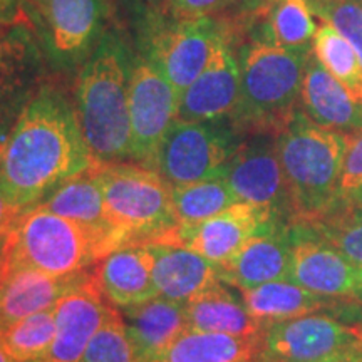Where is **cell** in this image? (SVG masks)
Segmentation results:
<instances>
[{
	"label": "cell",
	"mask_w": 362,
	"mask_h": 362,
	"mask_svg": "<svg viewBox=\"0 0 362 362\" xmlns=\"http://www.w3.org/2000/svg\"><path fill=\"white\" fill-rule=\"evenodd\" d=\"M344 206H354V208H362V194L359 198H357V200L352 203V205H344Z\"/></svg>",
	"instance_id": "obj_43"
},
{
	"label": "cell",
	"mask_w": 362,
	"mask_h": 362,
	"mask_svg": "<svg viewBox=\"0 0 362 362\" xmlns=\"http://www.w3.org/2000/svg\"><path fill=\"white\" fill-rule=\"evenodd\" d=\"M223 29L211 19L149 17L141 34V56L153 62L180 96L210 61Z\"/></svg>",
	"instance_id": "obj_10"
},
{
	"label": "cell",
	"mask_w": 362,
	"mask_h": 362,
	"mask_svg": "<svg viewBox=\"0 0 362 362\" xmlns=\"http://www.w3.org/2000/svg\"><path fill=\"white\" fill-rule=\"evenodd\" d=\"M293 223L314 225L334 211L349 134L324 129L296 112L275 136Z\"/></svg>",
	"instance_id": "obj_3"
},
{
	"label": "cell",
	"mask_w": 362,
	"mask_h": 362,
	"mask_svg": "<svg viewBox=\"0 0 362 362\" xmlns=\"http://www.w3.org/2000/svg\"><path fill=\"white\" fill-rule=\"evenodd\" d=\"M253 362H260V361H257V359H255V361H253Z\"/></svg>",
	"instance_id": "obj_45"
},
{
	"label": "cell",
	"mask_w": 362,
	"mask_h": 362,
	"mask_svg": "<svg viewBox=\"0 0 362 362\" xmlns=\"http://www.w3.org/2000/svg\"><path fill=\"white\" fill-rule=\"evenodd\" d=\"M264 7L267 11L265 42L282 47L310 45L317 24L307 0H269Z\"/></svg>",
	"instance_id": "obj_30"
},
{
	"label": "cell",
	"mask_w": 362,
	"mask_h": 362,
	"mask_svg": "<svg viewBox=\"0 0 362 362\" xmlns=\"http://www.w3.org/2000/svg\"><path fill=\"white\" fill-rule=\"evenodd\" d=\"M171 197L176 218L183 226L200 223L238 203L221 176L171 188Z\"/></svg>",
	"instance_id": "obj_29"
},
{
	"label": "cell",
	"mask_w": 362,
	"mask_h": 362,
	"mask_svg": "<svg viewBox=\"0 0 362 362\" xmlns=\"http://www.w3.org/2000/svg\"><path fill=\"white\" fill-rule=\"evenodd\" d=\"M238 203L264 208L277 218L291 216L287 187L277 153V139L257 134L250 143L240 144L220 173Z\"/></svg>",
	"instance_id": "obj_14"
},
{
	"label": "cell",
	"mask_w": 362,
	"mask_h": 362,
	"mask_svg": "<svg viewBox=\"0 0 362 362\" xmlns=\"http://www.w3.org/2000/svg\"><path fill=\"white\" fill-rule=\"evenodd\" d=\"M47 59L29 12L0 21V141L6 144L25 104L37 93Z\"/></svg>",
	"instance_id": "obj_11"
},
{
	"label": "cell",
	"mask_w": 362,
	"mask_h": 362,
	"mask_svg": "<svg viewBox=\"0 0 362 362\" xmlns=\"http://www.w3.org/2000/svg\"><path fill=\"white\" fill-rule=\"evenodd\" d=\"M134 54L123 35L107 29L79 67L74 110L84 143L98 165L133 160L129 84Z\"/></svg>",
	"instance_id": "obj_2"
},
{
	"label": "cell",
	"mask_w": 362,
	"mask_h": 362,
	"mask_svg": "<svg viewBox=\"0 0 362 362\" xmlns=\"http://www.w3.org/2000/svg\"><path fill=\"white\" fill-rule=\"evenodd\" d=\"M314 56L329 74L347 90L351 99L362 104V61L349 40L327 22L317 27Z\"/></svg>",
	"instance_id": "obj_28"
},
{
	"label": "cell",
	"mask_w": 362,
	"mask_h": 362,
	"mask_svg": "<svg viewBox=\"0 0 362 362\" xmlns=\"http://www.w3.org/2000/svg\"><path fill=\"white\" fill-rule=\"evenodd\" d=\"M334 310H337L346 319H351L352 324L362 325V302H357V304H339Z\"/></svg>",
	"instance_id": "obj_40"
},
{
	"label": "cell",
	"mask_w": 362,
	"mask_h": 362,
	"mask_svg": "<svg viewBox=\"0 0 362 362\" xmlns=\"http://www.w3.org/2000/svg\"><path fill=\"white\" fill-rule=\"evenodd\" d=\"M90 280L112 307L139 305L158 297L153 257L146 245L116 248L90 267Z\"/></svg>",
	"instance_id": "obj_18"
},
{
	"label": "cell",
	"mask_w": 362,
	"mask_h": 362,
	"mask_svg": "<svg viewBox=\"0 0 362 362\" xmlns=\"http://www.w3.org/2000/svg\"><path fill=\"white\" fill-rule=\"evenodd\" d=\"M0 362H13L12 357L8 356V352L6 351V347H4L2 341H0Z\"/></svg>",
	"instance_id": "obj_42"
},
{
	"label": "cell",
	"mask_w": 362,
	"mask_h": 362,
	"mask_svg": "<svg viewBox=\"0 0 362 362\" xmlns=\"http://www.w3.org/2000/svg\"><path fill=\"white\" fill-rule=\"evenodd\" d=\"M240 98V64L225 35L202 74L181 93L176 121H218L232 116Z\"/></svg>",
	"instance_id": "obj_16"
},
{
	"label": "cell",
	"mask_w": 362,
	"mask_h": 362,
	"mask_svg": "<svg viewBox=\"0 0 362 362\" xmlns=\"http://www.w3.org/2000/svg\"><path fill=\"white\" fill-rule=\"evenodd\" d=\"M54 310L56 337L47 354L37 362H81L90 339L116 312L93 280L61 298Z\"/></svg>",
	"instance_id": "obj_17"
},
{
	"label": "cell",
	"mask_w": 362,
	"mask_h": 362,
	"mask_svg": "<svg viewBox=\"0 0 362 362\" xmlns=\"http://www.w3.org/2000/svg\"><path fill=\"white\" fill-rule=\"evenodd\" d=\"M260 362H362V325L307 314L267 325Z\"/></svg>",
	"instance_id": "obj_8"
},
{
	"label": "cell",
	"mask_w": 362,
	"mask_h": 362,
	"mask_svg": "<svg viewBox=\"0 0 362 362\" xmlns=\"http://www.w3.org/2000/svg\"><path fill=\"white\" fill-rule=\"evenodd\" d=\"M238 146L232 121H175L158 149L153 170L171 188L200 183L220 176Z\"/></svg>",
	"instance_id": "obj_9"
},
{
	"label": "cell",
	"mask_w": 362,
	"mask_h": 362,
	"mask_svg": "<svg viewBox=\"0 0 362 362\" xmlns=\"http://www.w3.org/2000/svg\"><path fill=\"white\" fill-rule=\"evenodd\" d=\"M310 226L319 237L362 269V208L337 206L322 221Z\"/></svg>",
	"instance_id": "obj_32"
},
{
	"label": "cell",
	"mask_w": 362,
	"mask_h": 362,
	"mask_svg": "<svg viewBox=\"0 0 362 362\" xmlns=\"http://www.w3.org/2000/svg\"><path fill=\"white\" fill-rule=\"evenodd\" d=\"M56 337V310L33 314L0 332V341L13 362H37L51 349Z\"/></svg>",
	"instance_id": "obj_31"
},
{
	"label": "cell",
	"mask_w": 362,
	"mask_h": 362,
	"mask_svg": "<svg viewBox=\"0 0 362 362\" xmlns=\"http://www.w3.org/2000/svg\"><path fill=\"white\" fill-rule=\"evenodd\" d=\"M158 296L187 304L220 282V267L178 243H149Z\"/></svg>",
	"instance_id": "obj_22"
},
{
	"label": "cell",
	"mask_w": 362,
	"mask_h": 362,
	"mask_svg": "<svg viewBox=\"0 0 362 362\" xmlns=\"http://www.w3.org/2000/svg\"><path fill=\"white\" fill-rule=\"evenodd\" d=\"M223 4L225 0H168L166 11L175 19H202L210 17Z\"/></svg>",
	"instance_id": "obj_36"
},
{
	"label": "cell",
	"mask_w": 362,
	"mask_h": 362,
	"mask_svg": "<svg viewBox=\"0 0 362 362\" xmlns=\"http://www.w3.org/2000/svg\"><path fill=\"white\" fill-rule=\"evenodd\" d=\"M187 319L188 329L237 337L260 336L265 330L248 312L245 302L238 300L221 280L187 302Z\"/></svg>",
	"instance_id": "obj_25"
},
{
	"label": "cell",
	"mask_w": 362,
	"mask_h": 362,
	"mask_svg": "<svg viewBox=\"0 0 362 362\" xmlns=\"http://www.w3.org/2000/svg\"><path fill=\"white\" fill-rule=\"evenodd\" d=\"M25 11V0H0V21L16 19Z\"/></svg>",
	"instance_id": "obj_39"
},
{
	"label": "cell",
	"mask_w": 362,
	"mask_h": 362,
	"mask_svg": "<svg viewBox=\"0 0 362 362\" xmlns=\"http://www.w3.org/2000/svg\"><path fill=\"white\" fill-rule=\"evenodd\" d=\"M242 296L248 312L265 327L287 319L314 314L317 310L336 309L339 305V302L315 296L291 280L264 284L250 291H243Z\"/></svg>",
	"instance_id": "obj_26"
},
{
	"label": "cell",
	"mask_w": 362,
	"mask_h": 362,
	"mask_svg": "<svg viewBox=\"0 0 362 362\" xmlns=\"http://www.w3.org/2000/svg\"><path fill=\"white\" fill-rule=\"evenodd\" d=\"M133 346L134 362H156L188 330L187 304L155 297L119 310Z\"/></svg>",
	"instance_id": "obj_23"
},
{
	"label": "cell",
	"mask_w": 362,
	"mask_h": 362,
	"mask_svg": "<svg viewBox=\"0 0 362 362\" xmlns=\"http://www.w3.org/2000/svg\"><path fill=\"white\" fill-rule=\"evenodd\" d=\"M90 280V270L52 277L30 267L12 265L0 292V332L37 312L54 309L61 298Z\"/></svg>",
	"instance_id": "obj_21"
},
{
	"label": "cell",
	"mask_w": 362,
	"mask_h": 362,
	"mask_svg": "<svg viewBox=\"0 0 362 362\" xmlns=\"http://www.w3.org/2000/svg\"><path fill=\"white\" fill-rule=\"evenodd\" d=\"M22 211L17 206H13L11 202L4 197V193L0 192V237L8 233L12 230V226L16 225L17 218H19Z\"/></svg>",
	"instance_id": "obj_38"
},
{
	"label": "cell",
	"mask_w": 362,
	"mask_h": 362,
	"mask_svg": "<svg viewBox=\"0 0 362 362\" xmlns=\"http://www.w3.org/2000/svg\"><path fill=\"white\" fill-rule=\"evenodd\" d=\"M275 223H280V218L272 211L248 203H235L197 225H178L165 243H178L221 267L232 262L255 235Z\"/></svg>",
	"instance_id": "obj_15"
},
{
	"label": "cell",
	"mask_w": 362,
	"mask_h": 362,
	"mask_svg": "<svg viewBox=\"0 0 362 362\" xmlns=\"http://www.w3.org/2000/svg\"><path fill=\"white\" fill-rule=\"evenodd\" d=\"M104 208L126 245L168 242L178 228L171 187L160 173L138 163L96 165Z\"/></svg>",
	"instance_id": "obj_5"
},
{
	"label": "cell",
	"mask_w": 362,
	"mask_h": 362,
	"mask_svg": "<svg viewBox=\"0 0 362 362\" xmlns=\"http://www.w3.org/2000/svg\"><path fill=\"white\" fill-rule=\"evenodd\" d=\"M180 93L146 57L134 56L129 84L133 160L155 168L163 139L178 116Z\"/></svg>",
	"instance_id": "obj_12"
},
{
	"label": "cell",
	"mask_w": 362,
	"mask_h": 362,
	"mask_svg": "<svg viewBox=\"0 0 362 362\" xmlns=\"http://www.w3.org/2000/svg\"><path fill=\"white\" fill-rule=\"evenodd\" d=\"M94 165L74 104L57 84L44 83L8 133L0 163V192L25 211Z\"/></svg>",
	"instance_id": "obj_1"
},
{
	"label": "cell",
	"mask_w": 362,
	"mask_h": 362,
	"mask_svg": "<svg viewBox=\"0 0 362 362\" xmlns=\"http://www.w3.org/2000/svg\"><path fill=\"white\" fill-rule=\"evenodd\" d=\"M4 151H6V144L0 141V163H2V158H4Z\"/></svg>",
	"instance_id": "obj_44"
},
{
	"label": "cell",
	"mask_w": 362,
	"mask_h": 362,
	"mask_svg": "<svg viewBox=\"0 0 362 362\" xmlns=\"http://www.w3.org/2000/svg\"><path fill=\"white\" fill-rule=\"evenodd\" d=\"M312 12L354 45L362 61V0H307Z\"/></svg>",
	"instance_id": "obj_34"
},
{
	"label": "cell",
	"mask_w": 362,
	"mask_h": 362,
	"mask_svg": "<svg viewBox=\"0 0 362 362\" xmlns=\"http://www.w3.org/2000/svg\"><path fill=\"white\" fill-rule=\"evenodd\" d=\"M12 270V233L8 232L0 237V292L6 285L8 274Z\"/></svg>",
	"instance_id": "obj_37"
},
{
	"label": "cell",
	"mask_w": 362,
	"mask_h": 362,
	"mask_svg": "<svg viewBox=\"0 0 362 362\" xmlns=\"http://www.w3.org/2000/svg\"><path fill=\"white\" fill-rule=\"evenodd\" d=\"M300 101L307 119L320 128L349 136L362 131V104L352 101L314 54L305 66Z\"/></svg>",
	"instance_id": "obj_24"
},
{
	"label": "cell",
	"mask_w": 362,
	"mask_h": 362,
	"mask_svg": "<svg viewBox=\"0 0 362 362\" xmlns=\"http://www.w3.org/2000/svg\"><path fill=\"white\" fill-rule=\"evenodd\" d=\"M267 2H269V0H240V4L248 8H257V7L260 8V7H264Z\"/></svg>",
	"instance_id": "obj_41"
},
{
	"label": "cell",
	"mask_w": 362,
	"mask_h": 362,
	"mask_svg": "<svg viewBox=\"0 0 362 362\" xmlns=\"http://www.w3.org/2000/svg\"><path fill=\"white\" fill-rule=\"evenodd\" d=\"M293 250L288 280L339 304L362 302V269L315 233L310 225H292Z\"/></svg>",
	"instance_id": "obj_13"
},
{
	"label": "cell",
	"mask_w": 362,
	"mask_h": 362,
	"mask_svg": "<svg viewBox=\"0 0 362 362\" xmlns=\"http://www.w3.org/2000/svg\"><path fill=\"white\" fill-rule=\"evenodd\" d=\"M292 250V226L272 225L255 235L232 262L220 267L221 282L243 292L275 280H288Z\"/></svg>",
	"instance_id": "obj_19"
},
{
	"label": "cell",
	"mask_w": 362,
	"mask_h": 362,
	"mask_svg": "<svg viewBox=\"0 0 362 362\" xmlns=\"http://www.w3.org/2000/svg\"><path fill=\"white\" fill-rule=\"evenodd\" d=\"M362 194V131L349 136L344 155L337 206L352 205ZM336 206V208H337Z\"/></svg>",
	"instance_id": "obj_35"
},
{
	"label": "cell",
	"mask_w": 362,
	"mask_h": 362,
	"mask_svg": "<svg viewBox=\"0 0 362 362\" xmlns=\"http://www.w3.org/2000/svg\"><path fill=\"white\" fill-rule=\"evenodd\" d=\"M262 337L264 334L237 337L188 329L156 362H253L260 352Z\"/></svg>",
	"instance_id": "obj_27"
},
{
	"label": "cell",
	"mask_w": 362,
	"mask_h": 362,
	"mask_svg": "<svg viewBox=\"0 0 362 362\" xmlns=\"http://www.w3.org/2000/svg\"><path fill=\"white\" fill-rule=\"evenodd\" d=\"M47 64L81 67L106 34L111 0H25Z\"/></svg>",
	"instance_id": "obj_7"
},
{
	"label": "cell",
	"mask_w": 362,
	"mask_h": 362,
	"mask_svg": "<svg viewBox=\"0 0 362 362\" xmlns=\"http://www.w3.org/2000/svg\"><path fill=\"white\" fill-rule=\"evenodd\" d=\"M96 165L59 185L40 203V206L76 221L93 233L103 243L106 253H110L116 248L126 247V238L107 218L103 189L96 175Z\"/></svg>",
	"instance_id": "obj_20"
},
{
	"label": "cell",
	"mask_w": 362,
	"mask_h": 362,
	"mask_svg": "<svg viewBox=\"0 0 362 362\" xmlns=\"http://www.w3.org/2000/svg\"><path fill=\"white\" fill-rule=\"evenodd\" d=\"M12 265L66 277L88 270L107 255L93 233L64 216L35 205L12 226Z\"/></svg>",
	"instance_id": "obj_6"
},
{
	"label": "cell",
	"mask_w": 362,
	"mask_h": 362,
	"mask_svg": "<svg viewBox=\"0 0 362 362\" xmlns=\"http://www.w3.org/2000/svg\"><path fill=\"white\" fill-rule=\"evenodd\" d=\"M310 45L282 47L253 40L240 52V98L235 129L277 136L296 116Z\"/></svg>",
	"instance_id": "obj_4"
},
{
	"label": "cell",
	"mask_w": 362,
	"mask_h": 362,
	"mask_svg": "<svg viewBox=\"0 0 362 362\" xmlns=\"http://www.w3.org/2000/svg\"><path fill=\"white\" fill-rule=\"evenodd\" d=\"M81 362H134L123 317L115 312L90 339Z\"/></svg>",
	"instance_id": "obj_33"
}]
</instances>
